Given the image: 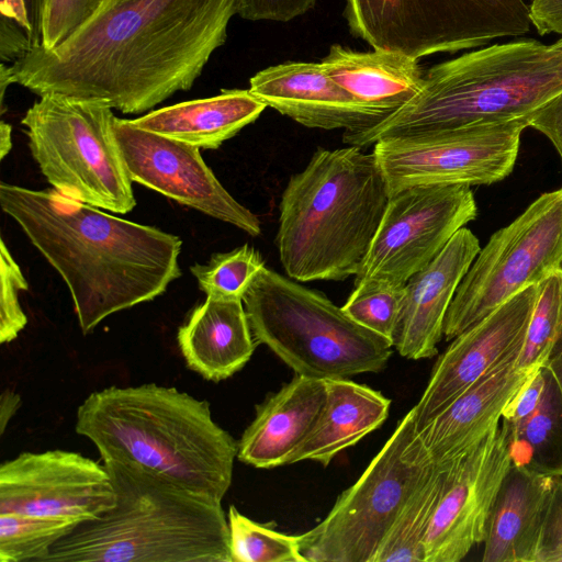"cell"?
Listing matches in <instances>:
<instances>
[{"mask_svg": "<svg viewBox=\"0 0 562 562\" xmlns=\"http://www.w3.org/2000/svg\"><path fill=\"white\" fill-rule=\"evenodd\" d=\"M241 0H109L59 46L1 65V100L18 83L42 97L97 101L123 113L189 90L227 37Z\"/></svg>", "mask_w": 562, "mask_h": 562, "instance_id": "6da1fadb", "label": "cell"}, {"mask_svg": "<svg viewBox=\"0 0 562 562\" xmlns=\"http://www.w3.org/2000/svg\"><path fill=\"white\" fill-rule=\"evenodd\" d=\"M0 206L69 289L83 335L104 318L161 295L181 276L182 240L57 190L0 183Z\"/></svg>", "mask_w": 562, "mask_h": 562, "instance_id": "7a4b0ae2", "label": "cell"}, {"mask_svg": "<svg viewBox=\"0 0 562 562\" xmlns=\"http://www.w3.org/2000/svg\"><path fill=\"white\" fill-rule=\"evenodd\" d=\"M75 429L102 462L139 468L216 502L231 487L237 442L214 422L207 401L176 387L92 392L77 409Z\"/></svg>", "mask_w": 562, "mask_h": 562, "instance_id": "3957f363", "label": "cell"}, {"mask_svg": "<svg viewBox=\"0 0 562 562\" xmlns=\"http://www.w3.org/2000/svg\"><path fill=\"white\" fill-rule=\"evenodd\" d=\"M389 199L373 151L318 147L281 195L276 241L286 276L300 282L356 276Z\"/></svg>", "mask_w": 562, "mask_h": 562, "instance_id": "277c9868", "label": "cell"}, {"mask_svg": "<svg viewBox=\"0 0 562 562\" xmlns=\"http://www.w3.org/2000/svg\"><path fill=\"white\" fill-rule=\"evenodd\" d=\"M562 91V52L531 38L495 44L428 69L419 91L367 128L345 131L360 148L387 138L528 117Z\"/></svg>", "mask_w": 562, "mask_h": 562, "instance_id": "5b68a950", "label": "cell"}, {"mask_svg": "<svg viewBox=\"0 0 562 562\" xmlns=\"http://www.w3.org/2000/svg\"><path fill=\"white\" fill-rule=\"evenodd\" d=\"M103 465L115 506L80 522L40 562H232L222 502L136 467Z\"/></svg>", "mask_w": 562, "mask_h": 562, "instance_id": "8992f818", "label": "cell"}, {"mask_svg": "<svg viewBox=\"0 0 562 562\" xmlns=\"http://www.w3.org/2000/svg\"><path fill=\"white\" fill-rule=\"evenodd\" d=\"M252 336L296 374L349 378L385 369L393 345L324 293L261 268L243 296Z\"/></svg>", "mask_w": 562, "mask_h": 562, "instance_id": "52a82bcc", "label": "cell"}, {"mask_svg": "<svg viewBox=\"0 0 562 562\" xmlns=\"http://www.w3.org/2000/svg\"><path fill=\"white\" fill-rule=\"evenodd\" d=\"M112 108L48 93L21 123L42 173L61 194L125 214L136 200L114 133Z\"/></svg>", "mask_w": 562, "mask_h": 562, "instance_id": "ba28073f", "label": "cell"}, {"mask_svg": "<svg viewBox=\"0 0 562 562\" xmlns=\"http://www.w3.org/2000/svg\"><path fill=\"white\" fill-rule=\"evenodd\" d=\"M432 463L419 440L412 408L360 477L337 497L327 516L299 535L305 562H373L395 518Z\"/></svg>", "mask_w": 562, "mask_h": 562, "instance_id": "9c48e42d", "label": "cell"}, {"mask_svg": "<svg viewBox=\"0 0 562 562\" xmlns=\"http://www.w3.org/2000/svg\"><path fill=\"white\" fill-rule=\"evenodd\" d=\"M344 14L353 36L415 59L525 35L531 25L525 0H346Z\"/></svg>", "mask_w": 562, "mask_h": 562, "instance_id": "30bf717a", "label": "cell"}, {"mask_svg": "<svg viewBox=\"0 0 562 562\" xmlns=\"http://www.w3.org/2000/svg\"><path fill=\"white\" fill-rule=\"evenodd\" d=\"M561 260L562 188L541 194L480 249L446 314V340L526 288L539 284Z\"/></svg>", "mask_w": 562, "mask_h": 562, "instance_id": "8fae6325", "label": "cell"}, {"mask_svg": "<svg viewBox=\"0 0 562 562\" xmlns=\"http://www.w3.org/2000/svg\"><path fill=\"white\" fill-rule=\"evenodd\" d=\"M528 117L418 135L373 145L390 196L408 188L436 184H492L516 162Z\"/></svg>", "mask_w": 562, "mask_h": 562, "instance_id": "7c38bea8", "label": "cell"}, {"mask_svg": "<svg viewBox=\"0 0 562 562\" xmlns=\"http://www.w3.org/2000/svg\"><path fill=\"white\" fill-rule=\"evenodd\" d=\"M476 214L467 184L417 186L391 195L355 285L369 281L404 285Z\"/></svg>", "mask_w": 562, "mask_h": 562, "instance_id": "4fadbf2b", "label": "cell"}, {"mask_svg": "<svg viewBox=\"0 0 562 562\" xmlns=\"http://www.w3.org/2000/svg\"><path fill=\"white\" fill-rule=\"evenodd\" d=\"M512 463V427L502 418L456 459L424 537V562L461 561L484 541L493 505Z\"/></svg>", "mask_w": 562, "mask_h": 562, "instance_id": "5bb4252c", "label": "cell"}, {"mask_svg": "<svg viewBox=\"0 0 562 562\" xmlns=\"http://www.w3.org/2000/svg\"><path fill=\"white\" fill-rule=\"evenodd\" d=\"M109 472L67 450L22 452L0 465V514L92 520L115 506Z\"/></svg>", "mask_w": 562, "mask_h": 562, "instance_id": "9a60e30c", "label": "cell"}, {"mask_svg": "<svg viewBox=\"0 0 562 562\" xmlns=\"http://www.w3.org/2000/svg\"><path fill=\"white\" fill-rule=\"evenodd\" d=\"M114 133L133 182L232 224L250 236L260 235L259 218L221 184L199 147L145 131L131 120L116 116Z\"/></svg>", "mask_w": 562, "mask_h": 562, "instance_id": "2e32d148", "label": "cell"}, {"mask_svg": "<svg viewBox=\"0 0 562 562\" xmlns=\"http://www.w3.org/2000/svg\"><path fill=\"white\" fill-rule=\"evenodd\" d=\"M537 295L526 288L452 339L413 407L417 430L522 346Z\"/></svg>", "mask_w": 562, "mask_h": 562, "instance_id": "e0dca14e", "label": "cell"}, {"mask_svg": "<svg viewBox=\"0 0 562 562\" xmlns=\"http://www.w3.org/2000/svg\"><path fill=\"white\" fill-rule=\"evenodd\" d=\"M249 85L267 106L311 128L357 131L385 117L342 89L322 63L268 67L251 77Z\"/></svg>", "mask_w": 562, "mask_h": 562, "instance_id": "ac0fdd59", "label": "cell"}, {"mask_svg": "<svg viewBox=\"0 0 562 562\" xmlns=\"http://www.w3.org/2000/svg\"><path fill=\"white\" fill-rule=\"evenodd\" d=\"M480 249L476 236L462 227L432 261L405 283L393 344L402 357L420 360L438 353L446 314Z\"/></svg>", "mask_w": 562, "mask_h": 562, "instance_id": "d6986e66", "label": "cell"}, {"mask_svg": "<svg viewBox=\"0 0 562 562\" xmlns=\"http://www.w3.org/2000/svg\"><path fill=\"white\" fill-rule=\"evenodd\" d=\"M520 349L510 352L417 430L432 462L459 457L501 422L505 407L537 370H521L516 366Z\"/></svg>", "mask_w": 562, "mask_h": 562, "instance_id": "ffe728a7", "label": "cell"}, {"mask_svg": "<svg viewBox=\"0 0 562 562\" xmlns=\"http://www.w3.org/2000/svg\"><path fill=\"white\" fill-rule=\"evenodd\" d=\"M326 401L324 379L296 374L256 406L237 442V459L258 469L286 465L314 427Z\"/></svg>", "mask_w": 562, "mask_h": 562, "instance_id": "44dd1931", "label": "cell"}, {"mask_svg": "<svg viewBox=\"0 0 562 562\" xmlns=\"http://www.w3.org/2000/svg\"><path fill=\"white\" fill-rule=\"evenodd\" d=\"M177 339L187 367L213 382L240 371L257 344L243 300L210 296L191 311Z\"/></svg>", "mask_w": 562, "mask_h": 562, "instance_id": "7402d4cb", "label": "cell"}, {"mask_svg": "<svg viewBox=\"0 0 562 562\" xmlns=\"http://www.w3.org/2000/svg\"><path fill=\"white\" fill-rule=\"evenodd\" d=\"M559 477L512 463L492 508L483 562H532L539 528Z\"/></svg>", "mask_w": 562, "mask_h": 562, "instance_id": "603a6c76", "label": "cell"}, {"mask_svg": "<svg viewBox=\"0 0 562 562\" xmlns=\"http://www.w3.org/2000/svg\"><path fill=\"white\" fill-rule=\"evenodd\" d=\"M326 401L314 427L291 454L288 464L316 461L324 467L355 446L387 418L391 400L348 378L324 379Z\"/></svg>", "mask_w": 562, "mask_h": 562, "instance_id": "cb8c5ba5", "label": "cell"}, {"mask_svg": "<svg viewBox=\"0 0 562 562\" xmlns=\"http://www.w3.org/2000/svg\"><path fill=\"white\" fill-rule=\"evenodd\" d=\"M321 63L342 89L385 117L419 91L425 75L418 59L389 49L356 52L335 44Z\"/></svg>", "mask_w": 562, "mask_h": 562, "instance_id": "d4e9b609", "label": "cell"}, {"mask_svg": "<svg viewBox=\"0 0 562 562\" xmlns=\"http://www.w3.org/2000/svg\"><path fill=\"white\" fill-rule=\"evenodd\" d=\"M266 108L249 89H224L217 95L165 106L131 122L199 148L216 149L255 122Z\"/></svg>", "mask_w": 562, "mask_h": 562, "instance_id": "484cf974", "label": "cell"}, {"mask_svg": "<svg viewBox=\"0 0 562 562\" xmlns=\"http://www.w3.org/2000/svg\"><path fill=\"white\" fill-rule=\"evenodd\" d=\"M457 458L432 463L405 502L373 562H424V537Z\"/></svg>", "mask_w": 562, "mask_h": 562, "instance_id": "4316f807", "label": "cell"}, {"mask_svg": "<svg viewBox=\"0 0 562 562\" xmlns=\"http://www.w3.org/2000/svg\"><path fill=\"white\" fill-rule=\"evenodd\" d=\"M512 459L516 465L562 475V395L549 369L539 407L512 427Z\"/></svg>", "mask_w": 562, "mask_h": 562, "instance_id": "83f0119b", "label": "cell"}, {"mask_svg": "<svg viewBox=\"0 0 562 562\" xmlns=\"http://www.w3.org/2000/svg\"><path fill=\"white\" fill-rule=\"evenodd\" d=\"M79 524L70 518L0 514V562H40Z\"/></svg>", "mask_w": 562, "mask_h": 562, "instance_id": "f1b7e54d", "label": "cell"}, {"mask_svg": "<svg viewBox=\"0 0 562 562\" xmlns=\"http://www.w3.org/2000/svg\"><path fill=\"white\" fill-rule=\"evenodd\" d=\"M232 562H305L300 538L273 530L243 515L231 505L228 509Z\"/></svg>", "mask_w": 562, "mask_h": 562, "instance_id": "f546056e", "label": "cell"}, {"mask_svg": "<svg viewBox=\"0 0 562 562\" xmlns=\"http://www.w3.org/2000/svg\"><path fill=\"white\" fill-rule=\"evenodd\" d=\"M561 325L562 270L558 268L538 284L537 300L516 366L521 370L544 366Z\"/></svg>", "mask_w": 562, "mask_h": 562, "instance_id": "4dcf8cb0", "label": "cell"}, {"mask_svg": "<svg viewBox=\"0 0 562 562\" xmlns=\"http://www.w3.org/2000/svg\"><path fill=\"white\" fill-rule=\"evenodd\" d=\"M263 267L260 252L245 244L227 252H216L207 263H195L190 271L206 296L243 300L252 279Z\"/></svg>", "mask_w": 562, "mask_h": 562, "instance_id": "1f68e13d", "label": "cell"}, {"mask_svg": "<svg viewBox=\"0 0 562 562\" xmlns=\"http://www.w3.org/2000/svg\"><path fill=\"white\" fill-rule=\"evenodd\" d=\"M404 286L382 281L364 282L353 286L341 307L358 324L393 345L403 307Z\"/></svg>", "mask_w": 562, "mask_h": 562, "instance_id": "d6a6232c", "label": "cell"}, {"mask_svg": "<svg viewBox=\"0 0 562 562\" xmlns=\"http://www.w3.org/2000/svg\"><path fill=\"white\" fill-rule=\"evenodd\" d=\"M109 0H41L42 48L53 49L95 16Z\"/></svg>", "mask_w": 562, "mask_h": 562, "instance_id": "836d02e7", "label": "cell"}, {"mask_svg": "<svg viewBox=\"0 0 562 562\" xmlns=\"http://www.w3.org/2000/svg\"><path fill=\"white\" fill-rule=\"evenodd\" d=\"M0 342L14 340L27 324L19 293L27 290V282L9 251L4 240H0Z\"/></svg>", "mask_w": 562, "mask_h": 562, "instance_id": "e575fe53", "label": "cell"}, {"mask_svg": "<svg viewBox=\"0 0 562 562\" xmlns=\"http://www.w3.org/2000/svg\"><path fill=\"white\" fill-rule=\"evenodd\" d=\"M532 562H562V475L547 505Z\"/></svg>", "mask_w": 562, "mask_h": 562, "instance_id": "d590c367", "label": "cell"}, {"mask_svg": "<svg viewBox=\"0 0 562 562\" xmlns=\"http://www.w3.org/2000/svg\"><path fill=\"white\" fill-rule=\"evenodd\" d=\"M548 369L538 368L505 407L502 418L513 428L528 420L539 407L546 389Z\"/></svg>", "mask_w": 562, "mask_h": 562, "instance_id": "8d00e7d4", "label": "cell"}, {"mask_svg": "<svg viewBox=\"0 0 562 562\" xmlns=\"http://www.w3.org/2000/svg\"><path fill=\"white\" fill-rule=\"evenodd\" d=\"M316 0H241L238 15L250 21L288 22L313 9Z\"/></svg>", "mask_w": 562, "mask_h": 562, "instance_id": "74e56055", "label": "cell"}, {"mask_svg": "<svg viewBox=\"0 0 562 562\" xmlns=\"http://www.w3.org/2000/svg\"><path fill=\"white\" fill-rule=\"evenodd\" d=\"M528 126L541 132L550 139L562 161V91L528 116Z\"/></svg>", "mask_w": 562, "mask_h": 562, "instance_id": "f35d334b", "label": "cell"}, {"mask_svg": "<svg viewBox=\"0 0 562 562\" xmlns=\"http://www.w3.org/2000/svg\"><path fill=\"white\" fill-rule=\"evenodd\" d=\"M1 18L20 25L29 35L32 47L41 45V0H1Z\"/></svg>", "mask_w": 562, "mask_h": 562, "instance_id": "ab89813d", "label": "cell"}, {"mask_svg": "<svg viewBox=\"0 0 562 562\" xmlns=\"http://www.w3.org/2000/svg\"><path fill=\"white\" fill-rule=\"evenodd\" d=\"M529 12L531 24L540 35H562V0H531Z\"/></svg>", "mask_w": 562, "mask_h": 562, "instance_id": "60d3db41", "label": "cell"}, {"mask_svg": "<svg viewBox=\"0 0 562 562\" xmlns=\"http://www.w3.org/2000/svg\"><path fill=\"white\" fill-rule=\"evenodd\" d=\"M559 269L562 270V260L559 265ZM544 366L550 370L551 374L553 375L562 395V325L560 327L558 337L550 350V353Z\"/></svg>", "mask_w": 562, "mask_h": 562, "instance_id": "b9f144b4", "label": "cell"}, {"mask_svg": "<svg viewBox=\"0 0 562 562\" xmlns=\"http://www.w3.org/2000/svg\"><path fill=\"white\" fill-rule=\"evenodd\" d=\"M21 405L20 396L10 391L5 390L1 395L0 402V430L1 434L4 432L8 422L15 414L18 408Z\"/></svg>", "mask_w": 562, "mask_h": 562, "instance_id": "7bdbcfd3", "label": "cell"}, {"mask_svg": "<svg viewBox=\"0 0 562 562\" xmlns=\"http://www.w3.org/2000/svg\"><path fill=\"white\" fill-rule=\"evenodd\" d=\"M11 126L1 121L0 124V159L2 160L11 150Z\"/></svg>", "mask_w": 562, "mask_h": 562, "instance_id": "ee69618b", "label": "cell"}, {"mask_svg": "<svg viewBox=\"0 0 562 562\" xmlns=\"http://www.w3.org/2000/svg\"><path fill=\"white\" fill-rule=\"evenodd\" d=\"M557 49H559L560 52H562V36L552 44Z\"/></svg>", "mask_w": 562, "mask_h": 562, "instance_id": "f6af8a7d", "label": "cell"}]
</instances>
